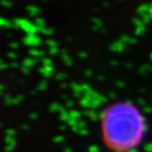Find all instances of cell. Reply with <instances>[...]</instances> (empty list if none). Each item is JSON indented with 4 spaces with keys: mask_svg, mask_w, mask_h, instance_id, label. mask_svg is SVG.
Returning <instances> with one entry per match:
<instances>
[{
    "mask_svg": "<svg viewBox=\"0 0 152 152\" xmlns=\"http://www.w3.org/2000/svg\"><path fill=\"white\" fill-rule=\"evenodd\" d=\"M39 32H41V33H42V34H45V35H51V34H53V30L48 28V27H45V28L41 29Z\"/></svg>",
    "mask_w": 152,
    "mask_h": 152,
    "instance_id": "10",
    "label": "cell"
},
{
    "mask_svg": "<svg viewBox=\"0 0 152 152\" xmlns=\"http://www.w3.org/2000/svg\"><path fill=\"white\" fill-rule=\"evenodd\" d=\"M7 56L9 57H12V59H14V58H16V57H17V54L16 53H8Z\"/></svg>",
    "mask_w": 152,
    "mask_h": 152,
    "instance_id": "17",
    "label": "cell"
},
{
    "mask_svg": "<svg viewBox=\"0 0 152 152\" xmlns=\"http://www.w3.org/2000/svg\"><path fill=\"white\" fill-rule=\"evenodd\" d=\"M27 10H28V13L31 15V16H36V15L39 13V9L37 7V6H34V5L28 6Z\"/></svg>",
    "mask_w": 152,
    "mask_h": 152,
    "instance_id": "6",
    "label": "cell"
},
{
    "mask_svg": "<svg viewBox=\"0 0 152 152\" xmlns=\"http://www.w3.org/2000/svg\"><path fill=\"white\" fill-rule=\"evenodd\" d=\"M23 41L27 45H30V47H37L38 45L41 44V39L36 34L27 35V37L24 39Z\"/></svg>",
    "mask_w": 152,
    "mask_h": 152,
    "instance_id": "3",
    "label": "cell"
},
{
    "mask_svg": "<svg viewBox=\"0 0 152 152\" xmlns=\"http://www.w3.org/2000/svg\"><path fill=\"white\" fill-rule=\"evenodd\" d=\"M47 45L50 47V48H57V45L56 42L54 41H51V39H50V41H47Z\"/></svg>",
    "mask_w": 152,
    "mask_h": 152,
    "instance_id": "14",
    "label": "cell"
},
{
    "mask_svg": "<svg viewBox=\"0 0 152 152\" xmlns=\"http://www.w3.org/2000/svg\"><path fill=\"white\" fill-rule=\"evenodd\" d=\"M79 56H84V57H86V56H87V54H86V53H79Z\"/></svg>",
    "mask_w": 152,
    "mask_h": 152,
    "instance_id": "20",
    "label": "cell"
},
{
    "mask_svg": "<svg viewBox=\"0 0 152 152\" xmlns=\"http://www.w3.org/2000/svg\"><path fill=\"white\" fill-rule=\"evenodd\" d=\"M10 47L13 48H18V44H13V42H12V44H10Z\"/></svg>",
    "mask_w": 152,
    "mask_h": 152,
    "instance_id": "19",
    "label": "cell"
},
{
    "mask_svg": "<svg viewBox=\"0 0 152 152\" xmlns=\"http://www.w3.org/2000/svg\"><path fill=\"white\" fill-rule=\"evenodd\" d=\"M23 64H24V66H25V67H31V66H33V65L35 64V59L28 57V58H26L23 61Z\"/></svg>",
    "mask_w": 152,
    "mask_h": 152,
    "instance_id": "7",
    "label": "cell"
},
{
    "mask_svg": "<svg viewBox=\"0 0 152 152\" xmlns=\"http://www.w3.org/2000/svg\"><path fill=\"white\" fill-rule=\"evenodd\" d=\"M148 14L150 15V17L152 19V3H151V4H149V10H148Z\"/></svg>",
    "mask_w": 152,
    "mask_h": 152,
    "instance_id": "18",
    "label": "cell"
},
{
    "mask_svg": "<svg viewBox=\"0 0 152 152\" xmlns=\"http://www.w3.org/2000/svg\"><path fill=\"white\" fill-rule=\"evenodd\" d=\"M30 54H31L32 56L39 57V56H44V51H39V50H30Z\"/></svg>",
    "mask_w": 152,
    "mask_h": 152,
    "instance_id": "9",
    "label": "cell"
},
{
    "mask_svg": "<svg viewBox=\"0 0 152 152\" xmlns=\"http://www.w3.org/2000/svg\"><path fill=\"white\" fill-rule=\"evenodd\" d=\"M2 5L6 6V7H11V6H12V2L9 1V0H2Z\"/></svg>",
    "mask_w": 152,
    "mask_h": 152,
    "instance_id": "15",
    "label": "cell"
},
{
    "mask_svg": "<svg viewBox=\"0 0 152 152\" xmlns=\"http://www.w3.org/2000/svg\"><path fill=\"white\" fill-rule=\"evenodd\" d=\"M145 31V27H137V28L135 29V34L136 36H140L142 33H144Z\"/></svg>",
    "mask_w": 152,
    "mask_h": 152,
    "instance_id": "13",
    "label": "cell"
},
{
    "mask_svg": "<svg viewBox=\"0 0 152 152\" xmlns=\"http://www.w3.org/2000/svg\"><path fill=\"white\" fill-rule=\"evenodd\" d=\"M62 60L65 62V64H67V65H71L72 64L71 59L69 58V56H67V53H66L65 51H63V53H62Z\"/></svg>",
    "mask_w": 152,
    "mask_h": 152,
    "instance_id": "8",
    "label": "cell"
},
{
    "mask_svg": "<svg viewBox=\"0 0 152 152\" xmlns=\"http://www.w3.org/2000/svg\"><path fill=\"white\" fill-rule=\"evenodd\" d=\"M15 25H16L18 28H21L24 30L27 34H36L38 31V28L36 25H33L32 23H30L28 20L25 19H16L15 20Z\"/></svg>",
    "mask_w": 152,
    "mask_h": 152,
    "instance_id": "2",
    "label": "cell"
},
{
    "mask_svg": "<svg viewBox=\"0 0 152 152\" xmlns=\"http://www.w3.org/2000/svg\"><path fill=\"white\" fill-rule=\"evenodd\" d=\"M141 20L143 21L144 24H147V23H149L150 20H152V19H151L149 14H145V15H143V16H141Z\"/></svg>",
    "mask_w": 152,
    "mask_h": 152,
    "instance_id": "12",
    "label": "cell"
},
{
    "mask_svg": "<svg viewBox=\"0 0 152 152\" xmlns=\"http://www.w3.org/2000/svg\"><path fill=\"white\" fill-rule=\"evenodd\" d=\"M124 47H126V45L124 44L123 42H115V44H113L111 45V50L113 51H115V53H121V51H123L124 50Z\"/></svg>",
    "mask_w": 152,
    "mask_h": 152,
    "instance_id": "4",
    "label": "cell"
},
{
    "mask_svg": "<svg viewBox=\"0 0 152 152\" xmlns=\"http://www.w3.org/2000/svg\"><path fill=\"white\" fill-rule=\"evenodd\" d=\"M1 26L3 27V28H10V27L12 26V24L9 22V21H6L4 18H2L1 19Z\"/></svg>",
    "mask_w": 152,
    "mask_h": 152,
    "instance_id": "11",
    "label": "cell"
},
{
    "mask_svg": "<svg viewBox=\"0 0 152 152\" xmlns=\"http://www.w3.org/2000/svg\"><path fill=\"white\" fill-rule=\"evenodd\" d=\"M146 121L138 108L130 102L110 105L101 115V136L112 152H132L144 138Z\"/></svg>",
    "mask_w": 152,
    "mask_h": 152,
    "instance_id": "1",
    "label": "cell"
},
{
    "mask_svg": "<svg viewBox=\"0 0 152 152\" xmlns=\"http://www.w3.org/2000/svg\"><path fill=\"white\" fill-rule=\"evenodd\" d=\"M150 56H151V59H152V53L150 54Z\"/></svg>",
    "mask_w": 152,
    "mask_h": 152,
    "instance_id": "21",
    "label": "cell"
},
{
    "mask_svg": "<svg viewBox=\"0 0 152 152\" xmlns=\"http://www.w3.org/2000/svg\"><path fill=\"white\" fill-rule=\"evenodd\" d=\"M148 10H149V4H143L140 5L137 9V13L141 16H143L145 14H148Z\"/></svg>",
    "mask_w": 152,
    "mask_h": 152,
    "instance_id": "5",
    "label": "cell"
},
{
    "mask_svg": "<svg viewBox=\"0 0 152 152\" xmlns=\"http://www.w3.org/2000/svg\"><path fill=\"white\" fill-rule=\"evenodd\" d=\"M58 53V50H57V48H50V54H56Z\"/></svg>",
    "mask_w": 152,
    "mask_h": 152,
    "instance_id": "16",
    "label": "cell"
}]
</instances>
